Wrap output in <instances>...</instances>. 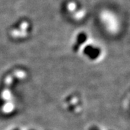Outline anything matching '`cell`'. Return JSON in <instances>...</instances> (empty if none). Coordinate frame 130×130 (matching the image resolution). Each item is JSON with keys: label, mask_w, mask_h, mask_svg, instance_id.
<instances>
[{"label": "cell", "mask_w": 130, "mask_h": 130, "mask_svg": "<svg viewBox=\"0 0 130 130\" xmlns=\"http://www.w3.org/2000/svg\"><path fill=\"white\" fill-rule=\"evenodd\" d=\"M72 48L90 62L101 61L104 56V50L101 44L93 41L85 32H78L76 35Z\"/></svg>", "instance_id": "obj_1"}, {"label": "cell", "mask_w": 130, "mask_h": 130, "mask_svg": "<svg viewBox=\"0 0 130 130\" xmlns=\"http://www.w3.org/2000/svg\"><path fill=\"white\" fill-rule=\"evenodd\" d=\"M16 88L9 85H0V114L10 116L17 111L18 103L15 94Z\"/></svg>", "instance_id": "obj_2"}, {"label": "cell", "mask_w": 130, "mask_h": 130, "mask_svg": "<svg viewBox=\"0 0 130 130\" xmlns=\"http://www.w3.org/2000/svg\"><path fill=\"white\" fill-rule=\"evenodd\" d=\"M61 106L68 113L77 116L84 111V98L79 93L76 92L67 93L62 99Z\"/></svg>", "instance_id": "obj_3"}, {"label": "cell", "mask_w": 130, "mask_h": 130, "mask_svg": "<svg viewBox=\"0 0 130 130\" xmlns=\"http://www.w3.org/2000/svg\"><path fill=\"white\" fill-rule=\"evenodd\" d=\"M99 19L107 32L111 34L118 32L120 28V21L118 16L109 9H104L99 15Z\"/></svg>", "instance_id": "obj_4"}, {"label": "cell", "mask_w": 130, "mask_h": 130, "mask_svg": "<svg viewBox=\"0 0 130 130\" xmlns=\"http://www.w3.org/2000/svg\"><path fill=\"white\" fill-rule=\"evenodd\" d=\"M30 33V25L26 20H22L9 30V35L12 38L20 41L26 39Z\"/></svg>", "instance_id": "obj_5"}, {"label": "cell", "mask_w": 130, "mask_h": 130, "mask_svg": "<svg viewBox=\"0 0 130 130\" xmlns=\"http://www.w3.org/2000/svg\"><path fill=\"white\" fill-rule=\"evenodd\" d=\"M66 10L72 17V18L76 20L83 19L86 14L85 10L74 1H71L67 3Z\"/></svg>", "instance_id": "obj_6"}, {"label": "cell", "mask_w": 130, "mask_h": 130, "mask_svg": "<svg viewBox=\"0 0 130 130\" xmlns=\"http://www.w3.org/2000/svg\"><path fill=\"white\" fill-rule=\"evenodd\" d=\"M7 130H26V128H25V127L22 126L15 125L10 126Z\"/></svg>", "instance_id": "obj_7"}, {"label": "cell", "mask_w": 130, "mask_h": 130, "mask_svg": "<svg viewBox=\"0 0 130 130\" xmlns=\"http://www.w3.org/2000/svg\"><path fill=\"white\" fill-rule=\"evenodd\" d=\"M26 130H38L36 128H32V127H30V128H26Z\"/></svg>", "instance_id": "obj_8"}, {"label": "cell", "mask_w": 130, "mask_h": 130, "mask_svg": "<svg viewBox=\"0 0 130 130\" xmlns=\"http://www.w3.org/2000/svg\"><path fill=\"white\" fill-rule=\"evenodd\" d=\"M103 130H114V129H111V128H106V127L104 126V129H103Z\"/></svg>", "instance_id": "obj_9"}]
</instances>
